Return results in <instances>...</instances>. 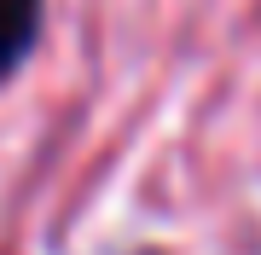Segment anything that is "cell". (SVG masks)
<instances>
[{"mask_svg":"<svg viewBox=\"0 0 261 255\" xmlns=\"http://www.w3.org/2000/svg\"><path fill=\"white\" fill-rule=\"evenodd\" d=\"M41 29V0H0V76L23 64V52L35 47Z\"/></svg>","mask_w":261,"mask_h":255,"instance_id":"1","label":"cell"}]
</instances>
